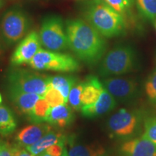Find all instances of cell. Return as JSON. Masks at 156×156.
<instances>
[{
    "label": "cell",
    "mask_w": 156,
    "mask_h": 156,
    "mask_svg": "<svg viewBox=\"0 0 156 156\" xmlns=\"http://www.w3.org/2000/svg\"><path fill=\"white\" fill-rule=\"evenodd\" d=\"M64 144L65 142L55 144V145L50 146L45 151L52 156H61L64 149Z\"/></svg>",
    "instance_id": "cell-29"
},
{
    "label": "cell",
    "mask_w": 156,
    "mask_h": 156,
    "mask_svg": "<svg viewBox=\"0 0 156 156\" xmlns=\"http://www.w3.org/2000/svg\"><path fill=\"white\" fill-rule=\"evenodd\" d=\"M78 82V78L73 75H56L49 77V84L62 93L66 103H68L70 90Z\"/></svg>",
    "instance_id": "cell-18"
},
{
    "label": "cell",
    "mask_w": 156,
    "mask_h": 156,
    "mask_svg": "<svg viewBox=\"0 0 156 156\" xmlns=\"http://www.w3.org/2000/svg\"><path fill=\"white\" fill-rule=\"evenodd\" d=\"M3 142H4V141H2V140L1 139H0V147H1V146H2V145Z\"/></svg>",
    "instance_id": "cell-36"
},
{
    "label": "cell",
    "mask_w": 156,
    "mask_h": 156,
    "mask_svg": "<svg viewBox=\"0 0 156 156\" xmlns=\"http://www.w3.org/2000/svg\"><path fill=\"white\" fill-rule=\"evenodd\" d=\"M49 77L37 72L15 68L9 70L7 74V88L36 93L44 97L49 85Z\"/></svg>",
    "instance_id": "cell-7"
},
{
    "label": "cell",
    "mask_w": 156,
    "mask_h": 156,
    "mask_svg": "<svg viewBox=\"0 0 156 156\" xmlns=\"http://www.w3.org/2000/svg\"><path fill=\"white\" fill-rule=\"evenodd\" d=\"M13 156H36L33 154H31L30 152L27 150L22 149V148H20L18 151H17V153L15 154Z\"/></svg>",
    "instance_id": "cell-30"
},
{
    "label": "cell",
    "mask_w": 156,
    "mask_h": 156,
    "mask_svg": "<svg viewBox=\"0 0 156 156\" xmlns=\"http://www.w3.org/2000/svg\"><path fill=\"white\" fill-rule=\"evenodd\" d=\"M119 153L121 156H156V145L142 134L123 142Z\"/></svg>",
    "instance_id": "cell-11"
},
{
    "label": "cell",
    "mask_w": 156,
    "mask_h": 156,
    "mask_svg": "<svg viewBox=\"0 0 156 156\" xmlns=\"http://www.w3.org/2000/svg\"><path fill=\"white\" fill-rule=\"evenodd\" d=\"M145 118L143 112L138 109L122 108L109 118L107 129L111 137L126 141L142 132Z\"/></svg>",
    "instance_id": "cell-3"
},
{
    "label": "cell",
    "mask_w": 156,
    "mask_h": 156,
    "mask_svg": "<svg viewBox=\"0 0 156 156\" xmlns=\"http://www.w3.org/2000/svg\"><path fill=\"white\" fill-rule=\"evenodd\" d=\"M41 44L39 34L36 31H31L19 43L14 52L12 54L10 62L13 67H20L25 64H28L38 50Z\"/></svg>",
    "instance_id": "cell-10"
},
{
    "label": "cell",
    "mask_w": 156,
    "mask_h": 156,
    "mask_svg": "<svg viewBox=\"0 0 156 156\" xmlns=\"http://www.w3.org/2000/svg\"><path fill=\"white\" fill-rule=\"evenodd\" d=\"M50 109V105L44 97H41L37 101L34 109L28 116L29 121L34 124H41L46 122Z\"/></svg>",
    "instance_id": "cell-21"
},
{
    "label": "cell",
    "mask_w": 156,
    "mask_h": 156,
    "mask_svg": "<svg viewBox=\"0 0 156 156\" xmlns=\"http://www.w3.org/2000/svg\"><path fill=\"white\" fill-rule=\"evenodd\" d=\"M117 106V101L104 87L100 98L94 104L83 106L81 114L86 118H97L112 112Z\"/></svg>",
    "instance_id": "cell-12"
},
{
    "label": "cell",
    "mask_w": 156,
    "mask_h": 156,
    "mask_svg": "<svg viewBox=\"0 0 156 156\" xmlns=\"http://www.w3.org/2000/svg\"><path fill=\"white\" fill-rule=\"evenodd\" d=\"M61 156H69V154H68V152H67V148L64 147V151H63V153L62 154Z\"/></svg>",
    "instance_id": "cell-33"
},
{
    "label": "cell",
    "mask_w": 156,
    "mask_h": 156,
    "mask_svg": "<svg viewBox=\"0 0 156 156\" xmlns=\"http://www.w3.org/2000/svg\"><path fill=\"white\" fill-rule=\"evenodd\" d=\"M155 27H156V22H155Z\"/></svg>",
    "instance_id": "cell-38"
},
{
    "label": "cell",
    "mask_w": 156,
    "mask_h": 156,
    "mask_svg": "<svg viewBox=\"0 0 156 156\" xmlns=\"http://www.w3.org/2000/svg\"><path fill=\"white\" fill-rule=\"evenodd\" d=\"M36 156H52V155H51L50 154L47 153L46 151H44V152H42L41 153L38 154V155H36Z\"/></svg>",
    "instance_id": "cell-32"
},
{
    "label": "cell",
    "mask_w": 156,
    "mask_h": 156,
    "mask_svg": "<svg viewBox=\"0 0 156 156\" xmlns=\"http://www.w3.org/2000/svg\"><path fill=\"white\" fill-rule=\"evenodd\" d=\"M112 8L120 14H122L129 7V0H104Z\"/></svg>",
    "instance_id": "cell-27"
},
{
    "label": "cell",
    "mask_w": 156,
    "mask_h": 156,
    "mask_svg": "<svg viewBox=\"0 0 156 156\" xmlns=\"http://www.w3.org/2000/svg\"><path fill=\"white\" fill-rule=\"evenodd\" d=\"M83 14L85 20L104 38H114L124 34L126 23L122 14L104 0H86Z\"/></svg>",
    "instance_id": "cell-2"
},
{
    "label": "cell",
    "mask_w": 156,
    "mask_h": 156,
    "mask_svg": "<svg viewBox=\"0 0 156 156\" xmlns=\"http://www.w3.org/2000/svg\"><path fill=\"white\" fill-rule=\"evenodd\" d=\"M22 147L18 145H11L8 142H3L0 147V156H13L20 148Z\"/></svg>",
    "instance_id": "cell-28"
},
{
    "label": "cell",
    "mask_w": 156,
    "mask_h": 156,
    "mask_svg": "<svg viewBox=\"0 0 156 156\" xmlns=\"http://www.w3.org/2000/svg\"><path fill=\"white\" fill-rule=\"evenodd\" d=\"M29 67L38 71L76 73L81 66L77 58L69 54L40 48L28 63Z\"/></svg>",
    "instance_id": "cell-5"
},
{
    "label": "cell",
    "mask_w": 156,
    "mask_h": 156,
    "mask_svg": "<svg viewBox=\"0 0 156 156\" xmlns=\"http://www.w3.org/2000/svg\"><path fill=\"white\" fill-rule=\"evenodd\" d=\"M83 87V82H78L74 85L69 92V97H68V103H69V106L75 111H79L81 109V96Z\"/></svg>",
    "instance_id": "cell-23"
},
{
    "label": "cell",
    "mask_w": 156,
    "mask_h": 156,
    "mask_svg": "<svg viewBox=\"0 0 156 156\" xmlns=\"http://www.w3.org/2000/svg\"><path fill=\"white\" fill-rule=\"evenodd\" d=\"M77 1H86V0H77Z\"/></svg>",
    "instance_id": "cell-37"
},
{
    "label": "cell",
    "mask_w": 156,
    "mask_h": 156,
    "mask_svg": "<svg viewBox=\"0 0 156 156\" xmlns=\"http://www.w3.org/2000/svg\"><path fill=\"white\" fill-rule=\"evenodd\" d=\"M17 126L15 114L8 106L0 105V134L2 136L10 135Z\"/></svg>",
    "instance_id": "cell-19"
},
{
    "label": "cell",
    "mask_w": 156,
    "mask_h": 156,
    "mask_svg": "<svg viewBox=\"0 0 156 156\" xmlns=\"http://www.w3.org/2000/svg\"><path fill=\"white\" fill-rule=\"evenodd\" d=\"M69 156H106V152L100 145H73L71 142Z\"/></svg>",
    "instance_id": "cell-20"
},
{
    "label": "cell",
    "mask_w": 156,
    "mask_h": 156,
    "mask_svg": "<svg viewBox=\"0 0 156 156\" xmlns=\"http://www.w3.org/2000/svg\"><path fill=\"white\" fill-rule=\"evenodd\" d=\"M38 34L41 44L47 50L61 51L69 48L65 23L58 15H50L44 17Z\"/></svg>",
    "instance_id": "cell-8"
},
{
    "label": "cell",
    "mask_w": 156,
    "mask_h": 156,
    "mask_svg": "<svg viewBox=\"0 0 156 156\" xmlns=\"http://www.w3.org/2000/svg\"><path fill=\"white\" fill-rule=\"evenodd\" d=\"M9 100L18 112L28 116L37 101L42 96L36 93H25L15 89L7 88Z\"/></svg>",
    "instance_id": "cell-14"
},
{
    "label": "cell",
    "mask_w": 156,
    "mask_h": 156,
    "mask_svg": "<svg viewBox=\"0 0 156 156\" xmlns=\"http://www.w3.org/2000/svg\"><path fill=\"white\" fill-rule=\"evenodd\" d=\"M136 66V53L129 45H119L106 54L98 67L101 77H107L131 73Z\"/></svg>",
    "instance_id": "cell-4"
},
{
    "label": "cell",
    "mask_w": 156,
    "mask_h": 156,
    "mask_svg": "<svg viewBox=\"0 0 156 156\" xmlns=\"http://www.w3.org/2000/svg\"><path fill=\"white\" fill-rule=\"evenodd\" d=\"M107 90L119 102H128L138 94V83L131 78L108 77L103 80Z\"/></svg>",
    "instance_id": "cell-9"
},
{
    "label": "cell",
    "mask_w": 156,
    "mask_h": 156,
    "mask_svg": "<svg viewBox=\"0 0 156 156\" xmlns=\"http://www.w3.org/2000/svg\"><path fill=\"white\" fill-rule=\"evenodd\" d=\"M2 102V97L1 93H0V104H1Z\"/></svg>",
    "instance_id": "cell-35"
},
{
    "label": "cell",
    "mask_w": 156,
    "mask_h": 156,
    "mask_svg": "<svg viewBox=\"0 0 156 156\" xmlns=\"http://www.w3.org/2000/svg\"><path fill=\"white\" fill-rule=\"evenodd\" d=\"M75 119L73 109L69 106L62 104L51 108L46 122H48L51 126L64 129L71 125Z\"/></svg>",
    "instance_id": "cell-15"
},
{
    "label": "cell",
    "mask_w": 156,
    "mask_h": 156,
    "mask_svg": "<svg viewBox=\"0 0 156 156\" xmlns=\"http://www.w3.org/2000/svg\"><path fill=\"white\" fill-rule=\"evenodd\" d=\"M142 134L156 145V116L146 117Z\"/></svg>",
    "instance_id": "cell-26"
},
{
    "label": "cell",
    "mask_w": 156,
    "mask_h": 156,
    "mask_svg": "<svg viewBox=\"0 0 156 156\" xmlns=\"http://www.w3.org/2000/svg\"><path fill=\"white\" fill-rule=\"evenodd\" d=\"M31 26L30 17L19 7H13L4 13L0 21V32L7 46H12L26 36Z\"/></svg>",
    "instance_id": "cell-6"
},
{
    "label": "cell",
    "mask_w": 156,
    "mask_h": 156,
    "mask_svg": "<svg viewBox=\"0 0 156 156\" xmlns=\"http://www.w3.org/2000/svg\"><path fill=\"white\" fill-rule=\"evenodd\" d=\"M44 98L50 105L51 107H55L58 106V105L67 104L62 93L57 89L51 86L50 84L48 85V89L45 93Z\"/></svg>",
    "instance_id": "cell-24"
},
{
    "label": "cell",
    "mask_w": 156,
    "mask_h": 156,
    "mask_svg": "<svg viewBox=\"0 0 156 156\" xmlns=\"http://www.w3.org/2000/svg\"><path fill=\"white\" fill-rule=\"evenodd\" d=\"M4 5V1L3 0H0V9L3 7Z\"/></svg>",
    "instance_id": "cell-34"
},
{
    "label": "cell",
    "mask_w": 156,
    "mask_h": 156,
    "mask_svg": "<svg viewBox=\"0 0 156 156\" xmlns=\"http://www.w3.org/2000/svg\"><path fill=\"white\" fill-rule=\"evenodd\" d=\"M145 91L150 102L156 106V69L145 81Z\"/></svg>",
    "instance_id": "cell-25"
},
{
    "label": "cell",
    "mask_w": 156,
    "mask_h": 156,
    "mask_svg": "<svg viewBox=\"0 0 156 156\" xmlns=\"http://www.w3.org/2000/svg\"><path fill=\"white\" fill-rule=\"evenodd\" d=\"M83 83L84 87L81 96L82 107L94 104L104 90L102 82L94 75L88 76Z\"/></svg>",
    "instance_id": "cell-16"
},
{
    "label": "cell",
    "mask_w": 156,
    "mask_h": 156,
    "mask_svg": "<svg viewBox=\"0 0 156 156\" xmlns=\"http://www.w3.org/2000/svg\"><path fill=\"white\" fill-rule=\"evenodd\" d=\"M69 48L87 65L94 66L102 59L107 44L102 35L83 19H69L65 22Z\"/></svg>",
    "instance_id": "cell-1"
},
{
    "label": "cell",
    "mask_w": 156,
    "mask_h": 156,
    "mask_svg": "<svg viewBox=\"0 0 156 156\" xmlns=\"http://www.w3.org/2000/svg\"><path fill=\"white\" fill-rule=\"evenodd\" d=\"M137 9L141 15L148 20H156V0H136Z\"/></svg>",
    "instance_id": "cell-22"
},
{
    "label": "cell",
    "mask_w": 156,
    "mask_h": 156,
    "mask_svg": "<svg viewBox=\"0 0 156 156\" xmlns=\"http://www.w3.org/2000/svg\"><path fill=\"white\" fill-rule=\"evenodd\" d=\"M66 141H67V137L64 134L51 130L34 145L25 148L31 154L36 156L46 151L50 146L60 142H66Z\"/></svg>",
    "instance_id": "cell-17"
},
{
    "label": "cell",
    "mask_w": 156,
    "mask_h": 156,
    "mask_svg": "<svg viewBox=\"0 0 156 156\" xmlns=\"http://www.w3.org/2000/svg\"><path fill=\"white\" fill-rule=\"evenodd\" d=\"M51 130L49 124H34L27 126L20 131L15 136L17 144L20 147H27L38 142L42 136Z\"/></svg>",
    "instance_id": "cell-13"
},
{
    "label": "cell",
    "mask_w": 156,
    "mask_h": 156,
    "mask_svg": "<svg viewBox=\"0 0 156 156\" xmlns=\"http://www.w3.org/2000/svg\"><path fill=\"white\" fill-rule=\"evenodd\" d=\"M4 44H5V42H4L1 32H0V58L2 56L4 52H5V46H4Z\"/></svg>",
    "instance_id": "cell-31"
}]
</instances>
